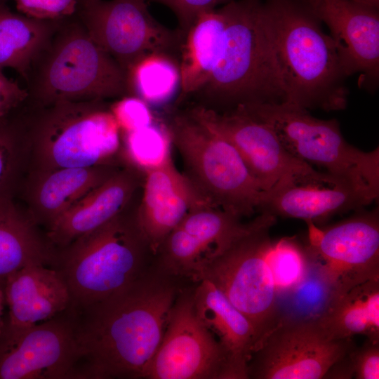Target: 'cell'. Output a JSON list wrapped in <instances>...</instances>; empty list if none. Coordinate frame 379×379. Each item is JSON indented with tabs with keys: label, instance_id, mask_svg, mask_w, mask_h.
<instances>
[{
	"label": "cell",
	"instance_id": "ba28073f",
	"mask_svg": "<svg viewBox=\"0 0 379 379\" xmlns=\"http://www.w3.org/2000/svg\"><path fill=\"white\" fill-rule=\"evenodd\" d=\"M167 126L188 178L204 197L240 218L258 211L264 191L230 141L189 112Z\"/></svg>",
	"mask_w": 379,
	"mask_h": 379
},
{
	"label": "cell",
	"instance_id": "8d00e7d4",
	"mask_svg": "<svg viewBox=\"0 0 379 379\" xmlns=\"http://www.w3.org/2000/svg\"><path fill=\"white\" fill-rule=\"evenodd\" d=\"M5 305H6L4 293V281L0 280V333L3 330L5 323V317L4 314Z\"/></svg>",
	"mask_w": 379,
	"mask_h": 379
},
{
	"label": "cell",
	"instance_id": "2e32d148",
	"mask_svg": "<svg viewBox=\"0 0 379 379\" xmlns=\"http://www.w3.org/2000/svg\"><path fill=\"white\" fill-rule=\"evenodd\" d=\"M330 29L343 71L375 90L379 78V12L344 0H300Z\"/></svg>",
	"mask_w": 379,
	"mask_h": 379
},
{
	"label": "cell",
	"instance_id": "9c48e42d",
	"mask_svg": "<svg viewBox=\"0 0 379 379\" xmlns=\"http://www.w3.org/2000/svg\"><path fill=\"white\" fill-rule=\"evenodd\" d=\"M254 220L248 232L208 263L201 280L211 281L249 320L256 336V350L281 314L279 294L267 258L272 243L270 231L277 217L261 212Z\"/></svg>",
	"mask_w": 379,
	"mask_h": 379
},
{
	"label": "cell",
	"instance_id": "f546056e",
	"mask_svg": "<svg viewBox=\"0 0 379 379\" xmlns=\"http://www.w3.org/2000/svg\"><path fill=\"white\" fill-rule=\"evenodd\" d=\"M122 152L131 166L145 172L171 159L168 126L157 121L121 134Z\"/></svg>",
	"mask_w": 379,
	"mask_h": 379
},
{
	"label": "cell",
	"instance_id": "d6a6232c",
	"mask_svg": "<svg viewBox=\"0 0 379 379\" xmlns=\"http://www.w3.org/2000/svg\"><path fill=\"white\" fill-rule=\"evenodd\" d=\"M121 134L147 126L155 120L148 104L133 95H124L109 105Z\"/></svg>",
	"mask_w": 379,
	"mask_h": 379
},
{
	"label": "cell",
	"instance_id": "8fae6325",
	"mask_svg": "<svg viewBox=\"0 0 379 379\" xmlns=\"http://www.w3.org/2000/svg\"><path fill=\"white\" fill-rule=\"evenodd\" d=\"M188 112L232 143L264 192L291 182L338 185L327 173L293 155L270 126L241 105L221 112L198 105Z\"/></svg>",
	"mask_w": 379,
	"mask_h": 379
},
{
	"label": "cell",
	"instance_id": "30bf717a",
	"mask_svg": "<svg viewBox=\"0 0 379 379\" xmlns=\"http://www.w3.org/2000/svg\"><path fill=\"white\" fill-rule=\"evenodd\" d=\"M354 212L326 227L306 222L305 249L328 290L327 304L361 284L379 279L378 208Z\"/></svg>",
	"mask_w": 379,
	"mask_h": 379
},
{
	"label": "cell",
	"instance_id": "4fadbf2b",
	"mask_svg": "<svg viewBox=\"0 0 379 379\" xmlns=\"http://www.w3.org/2000/svg\"><path fill=\"white\" fill-rule=\"evenodd\" d=\"M354 346L352 338L329 339L315 319L281 317L253 352L248 377L321 379Z\"/></svg>",
	"mask_w": 379,
	"mask_h": 379
},
{
	"label": "cell",
	"instance_id": "9a60e30c",
	"mask_svg": "<svg viewBox=\"0 0 379 379\" xmlns=\"http://www.w3.org/2000/svg\"><path fill=\"white\" fill-rule=\"evenodd\" d=\"M193 289L184 287L178 295L144 378L226 379V357L197 314Z\"/></svg>",
	"mask_w": 379,
	"mask_h": 379
},
{
	"label": "cell",
	"instance_id": "3957f363",
	"mask_svg": "<svg viewBox=\"0 0 379 379\" xmlns=\"http://www.w3.org/2000/svg\"><path fill=\"white\" fill-rule=\"evenodd\" d=\"M225 25L214 69L193 95L215 111L237 105L285 101L261 0L225 5Z\"/></svg>",
	"mask_w": 379,
	"mask_h": 379
},
{
	"label": "cell",
	"instance_id": "277c9868",
	"mask_svg": "<svg viewBox=\"0 0 379 379\" xmlns=\"http://www.w3.org/2000/svg\"><path fill=\"white\" fill-rule=\"evenodd\" d=\"M23 80L27 103L119 99L127 95L126 74L88 34L78 18L59 22L31 61Z\"/></svg>",
	"mask_w": 379,
	"mask_h": 379
},
{
	"label": "cell",
	"instance_id": "d6986e66",
	"mask_svg": "<svg viewBox=\"0 0 379 379\" xmlns=\"http://www.w3.org/2000/svg\"><path fill=\"white\" fill-rule=\"evenodd\" d=\"M119 169L115 166L28 171L18 197L37 226L48 229L65 211Z\"/></svg>",
	"mask_w": 379,
	"mask_h": 379
},
{
	"label": "cell",
	"instance_id": "4dcf8cb0",
	"mask_svg": "<svg viewBox=\"0 0 379 379\" xmlns=\"http://www.w3.org/2000/svg\"><path fill=\"white\" fill-rule=\"evenodd\" d=\"M267 258L279 295L281 292L294 291L310 272V262L306 249L294 237H284L272 243Z\"/></svg>",
	"mask_w": 379,
	"mask_h": 379
},
{
	"label": "cell",
	"instance_id": "4316f807",
	"mask_svg": "<svg viewBox=\"0 0 379 379\" xmlns=\"http://www.w3.org/2000/svg\"><path fill=\"white\" fill-rule=\"evenodd\" d=\"M126 81L127 95L148 105L166 103L180 89L179 62L166 53L147 54L128 69Z\"/></svg>",
	"mask_w": 379,
	"mask_h": 379
},
{
	"label": "cell",
	"instance_id": "cb8c5ba5",
	"mask_svg": "<svg viewBox=\"0 0 379 379\" xmlns=\"http://www.w3.org/2000/svg\"><path fill=\"white\" fill-rule=\"evenodd\" d=\"M55 251L15 199L0 201V280L32 265L51 266Z\"/></svg>",
	"mask_w": 379,
	"mask_h": 379
},
{
	"label": "cell",
	"instance_id": "7402d4cb",
	"mask_svg": "<svg viewBox=\"0 0 379 379\" xmlns=\"http://www.w3.org/2000/svg\"><path fill=\"white\" fill-rule=\"evenodd\" d=\"M193 298L197 315L225 353L226 379L248 378V365L257 344L249 320L207 279L194 284Z\"/></svg>",
	"mask_w": 379,
	"mask_h": 379
},
{
	"label": "cell",
	"instance_id": "836d02e7",
	"mask_svg": "<svg viewBox=\"0 0 379 379\" xmlns=\"http://www.w3.org/2000/svg\"><path fill=\"white\" fill-rule=\"evenodd\" d=\"M349 357L354 378H379V341L366 338L360 347L349 351Z\"/></svg>",
	"mask_w": 379,
	"mask_h": 379
},
{
	"label": "cell",
	"instance_id": "8992f818",
	"mask_svg": "<svg viewBox=\"0 0 379 379\" xmlns=\"http://www.w3.org/2000/svg\"><path fill=\"white\" fill-rule=\"evenodd\" d=\"M25 122L28 171L115 166L122 152L121 131L107 100L27 104Z\"/></svg>",
	"mask_w": 379,
	"mask_h": 379
},
{
	"label": "cell",
	"instance_id": "7c38bea8",
	"mask_svg": "<svg viewBox=\"0 0 379 379\" xmlns=\"http://www.w3.org/2000/svg\"><path fill=\"white\" fill-rule=\"evenodd\" d=\"M147 0H82L77 18L126 72L142 56L179 51L184 33L159 23Z\"/></svg>",
	"mask_w": 379,
	"mask_h": 379
},
{
	"label": "cell",
	"instance_id": "ffe728a7",
	"mask_svg": "<svg viewBox=\"0 0 379 379\" xmlns=\"http://www.w3.org/2000/svg\"><path fill=\"white\" fill-rule=\"evenodd\" d=\"M137 169H119L72 205L47 229L46 239L55 251L105 225L130 204L139 184Z\"/></svg>",
	"mask_w": 379,
	"mask_h": 379
},
{
	"label": "cell",
	"instance_id": "1f68e13d",
	"mask_svg": "<svg viewBox=\"0 0 379 379\" xmlns=\"http://www.w3.org/2000/svg\"><path fill=\"white\" fill-rule=\"evenodd\" d=\"M18 13L45 22H61L77 16L81 0H13Z\"/></svg>",
	"mask_w": 379,
	"mask_h": 379
},
{
	"label": "cell",
	"instance_id": "6da1fadb",
	"mask_svg": "<svg viewBox=\"0 0 379 379\" xmlns=\"http://www.w3.org/2000/svg\"><path fill=\"white\" fill-rule=\"evenodd\" d=\"M181 281L154 260L122 289L75 310L80 379L144 378Z\"/></svg>",
	"mask_w": 379,
	"mask_h": 379
},
{
	"label": "cell",
	"instance_id": "f1b7e54d",
	"mask_svg": "<svg viewBox=\"0 0 379 379\" xmlns=\"http://www.w3.org/2000/svg\"><path fill=\"white\" fill-rule=\"evenodd\" d=\"M28 166L25 107L0 121V201L18 196Z\"/></svg>",
	"mask_w": 379,
	"mask_h": 379
},
{
	"label": "cell",
	"instance_id": "83f0119b",
	"mask_svg": "<svg viewBox=\"0 0 379 379\" xmlns=\"http://www.w3.org/2000/svg\"><path fill=\"white\" fill-rule=\"evenodd\" d=\"M254 219L248 223L214 204L192 210L178 225L194 237L211 261L234 241L248 232Z\"/></svg>",
	"mask_w": 379,
	"mask_h": 379
},
{
	"label": "cell",
	"instance_id": "5bb4252c",
	"mask_svg": "<svg viewBox=\"0 0 379 379\" xmlns=\"http://www.w3.org/2000/svg\"><path fill=\"white\" fill-rule=\"evenodd\" d=\"M77 315L69 307L44 322L0 333V379L79 378Z\"/></svg>",
	"mask_w": 379,
	"mask_h": 379
},
{
	"label": "cell",
	"instance_id": "d590c367",
	"mask_svg": "<svg viewBox=\"0 0 379 379\" xmlns=\"http://www.w3.org/2000/svg\"><path fill=\"white\" fill-rule=\"evenodd\" d=\"M0 69V121L22 110L28 100L26 88L8 77Z\"/></svg>",
	"mask_w": 379,
	"mask_h": 379
},
{
	"label": "cell",
	"instance_id": "f35d334b",
	"mask_svg": "<svg viewBox=\"0 0 379 379\" xmlns=\"http://www.w3.org/2000/svg\"><path fill=\"white\" fill-rule=\"evenodd\" d=\"M4 1H7L8 0H4Z\"/></svg>",
	"mask_w": 379,
	"mask_h": 379
},
{
	"label": "cell",
	"instance_id": "e0dca14e",
	"mask_svg": "<svg viewBox=\"0 0 379 379\" xmlns=\"http://www.w3.org/2000/svg\"><path fill=\"white\" fill-rule=\"evenodd\" d=\"M144 173L142 194L135 218L155 257L167 236L192 210L213 204L188 177L178 171L172 159Z\"/></svg>",
	"mask_w": 379,
	"mask_h": 379
},
{
	"label": "cell",
	"instance_id": "5b68a950",
	"mask_svg": "<svg viewBox=\"0 0 379 379\" xmlns=\"http://www.w3.org/2000/svg\"><path fill=\"white\" fill-rule=\"evenodd\" d=\"M127 207L99 228L55 250L51 267L65 281L72 309L80 310L114 294L153 264L155 257L137 225L135 211Z\"/></svg>",
	"mask_w": 379,
	"mask_h": 379
},
{
	"label": "cell",
	"instance_id": "d4e9b609",
	"mask_svg": "<svg viewBox=\"0 0 379 379\" xmlns=\"http://www.w3.org/2000/svg\"><path fill=\"white\" fill-rule=\"evenodd\" d=\"M315 320L331 340L363 335L379 341V279L361 284L328 303Z\"/></svg>",
	"mask_w": 379,
	"mask_h": 379
},
{
	"label": "cell",
	"instance_id": "52a82bcc",
	"mask_svg": "<svg viewBox=\"0 0 379 379\" xmlns=\"http://www.w3.org/2000/svg\"><path fill=\"white\" fill-rule=\"evenodd\" d=\"M270 126L295 157L316 166L339 185L379 192V149L364 151L349 143L335 119H321L284 101L241 105Z\"/></svg>",
	"mask_w": 379,
	"mask_h": 379
},
{
	"label": "cell",
	"instance_id": "603a6c76",
	"mask_svg": "<svg viewBox=\"0 0 379 379\" xmlns=\"http://www.w3.org/2000/svg\"><path fill=\"white\" fill-rule=\"evenodd\" d=\"M225 25L222 6L205 11L185 32L180 47V100L193 95L209 80L218 57Z\"/></svg>",
	"mask_w": 379,
	"mask_h": 379
},
{
	"label": "cell",
	"instance_id": "e575fe53",
	"mask_svg": "<svg viewBox=\"0 0 379 379\" xmlns=\"http://www.w3.org/2000/svg\"><path fill=\"white\" fill-rule=\"evenodd\" d=\"M161 4L170 8L178 22V29L184 34L201 13L216 8L233 0H147Z\"/></svg>",
	"mask_w": 379,
	"mask_h": 379
},
{
	"label": "cell",
	"instance_id": "ac0fdd59",
	"mask_svg": "<svg viewBox=\"0 0 379 379\" xmlns=\"http://www.w3.org/2000/svg\"><path fill=\"white\" fill-rule=\"evenodd\" d=\"M378 196L379 192L369 189L344 185L291 182L264 192L258 211L319 226L335 215L364 208Z\"/></svg>",
	"mask_w": 379,
	"mask_h": 379
},
{
	"label": "cell",
	"instance_id": "7a4b0ae2",
	"mask_svg": "<svg viewBox=\"0 0 379 379\" xmlns=\"http://www.w3.org/2000/svg\"><path fill=\"white\" fill-rule=\"evenodd\" d=\"M263 4L285 101L308 110L345 109L347 76L321 21L300 0Z\"/></svg>",
	"mask_w": 379,
	"mask_h": 379
},
{
	"label": "cell",
	"instance_id": "484cf974",
	"mask_svg": "<svg viewBox=\"0 0 379 379\" xmlns=\"http://www.w3.org/2000/svg\"><path fill=\"white\" fill-rule=\"evenodd\" d=\"M58 22L29 18L12 11L0 0V69H13L23 79Z\"/></svg>",
	"mask_w": 379,
	"mask_h": 379
},
{
	"label": "cell",
	"instance_id": "ab89813d",
	"mask_svg": "<svg viewBox=\"0 0 379 379\" xmlns=\"http://www.w3.org/2000/svg\"><path fill=\"white\" fill-rule=\"evenodd\" d=\"M82 1V0H81Z\"/></svg>",
	"mask_w": 379,
	"mask_h": 379
},
{
	"label": "cell",
	"instance_id": "44dd1931",
	"mask_svg": "<svg viewBox=\"0 0 379 379\" xmlns=\"http://www.w3.org/2000/svg\"><path fill=\"white\" fill-rule=\"evenodd\" d=\"M8 314L4 328L22 329L48 321L71 307L68 287L53 267H24L4 281Z\"/></svg>",
	"mask_w": 379,
	"mask_h": 379
},
{
	"label": "cell",
	"instance_id": "74e56055",
	"mask_svg": "<svg viewBox=\"0 0 379 379\" xmlns=\"http://www.w3.org/2000/svg\"><path fill=\"white\" fill-rule=\"evenodd\" d=\"M347 1L354 2L361 5L379 8V0H344Z\"/></svg>",
	"mask_w": 379,
	"mask_h": 379
}]
</instances>
